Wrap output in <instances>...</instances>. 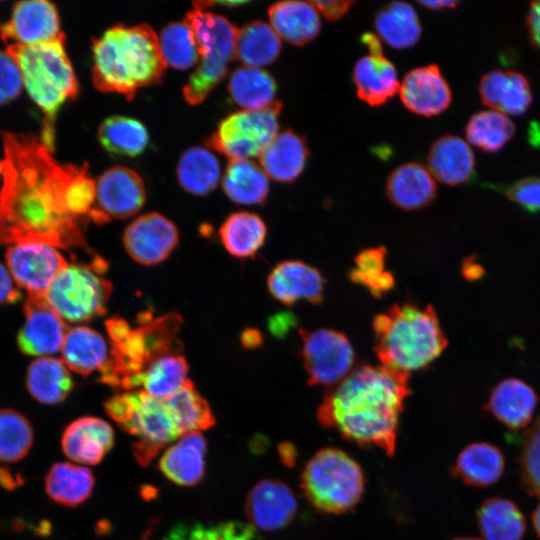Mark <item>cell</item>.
<instances>
[{"mask_svg":"<svg viewBox=\"0 0 540 540\" xmlns=\"http://www.w3.org/2000/svg\"><path fill=\"white\" fill-rule=\"evenodd\" d=\"M43 136L3 133L0 244L83 247L86 166L62 164Z\"/></svg>","mask_w":540,"mask_h":540,"instance_id":"obj_1","label":"cell"},{"mask_svg":"<svg viewBox=\"0 0 540 540\" xmlns=\"http://www.w3.org/2000/svg\"><path fill=\"white\" fill-rule=\"evenodd\" d=\"M410 374L385 366H358L329 387L317 410L325 428L360 445H374L393 455Z\"/></svg>","mask_w":540,"mask_h":540,"instance_id":"obj_2","label":"cell"},{"mask_svg":"<svg viewBox=\"0 0 540 540\" xmlns=\"http://www.w3.org/2000/svg\"><path fill=\"white\" fill-rule=\"evenodd\" d=\"M96 89L132 100L140 88L159 83L167 67L154 30L146 24L116 25L93 41Z\"/></svg>","mask_w":540,"mask_h":540,"instance_id":"obj_3","label":"cell"},{"mask_svg":"<svg viewBox=\"0 0 540 540\" xmlns=\"http://www.w3.org/2000/svg\"><path fill=\"white\" fill-rule=\"evenodd\" d=\"M372 327L382 366L407 374L428 366L448 344L431 305L395 303L374 317Z\"/></svg>","mask_w":540,"mask_h":540,"instance_id":"obj_4","label":"cell"},{"mask_svg":"<svg viewBox=\"0 0 540 540\" xmlns=\"http://www.w3.org/2000/svg\"><path fill=\"white\" fill-rule=\"evenodd\" d=\"M64 38L37 45H7L29 96L51 120L78 94V81L64 48Z\"/></svg>","mask_w":540,"mask_h":540,"instance_id":"obj_5","label":"cell"},{"mask_svg":"<svg viewBox=\"0 0 540 540\" xmlns=\"http://www.w3.org/2000/svg\"><path fill=\"white\" fill-rule=\"evenodd\" d=\"M104 408L122 430L137 437L132 451L142 466L149 465L164 447L181 436L165 402L143 390L116 394L104 403Z\"/></svg>","mask_w":540,"mask_h":540,"instance_id":"obj_6","label":"cell"},{"mask_svg":"<svg viewBox=\"0 0 540 540\" xmlns=\"http://www.w3.org/2000/svg\"><path fill=\"white\" fill-rule=\"evenodd\" d=\"M185 20L194 31L200 61L184 86L183 95L188 104L197 105L225 77L236 54L238 29L225 17L196 6Z\"/></svg>","mask_w":540,"mask_h":540,"instance_id":"obj_7","label":"cell"},{"mask_svg":"<svg viewBox=\"0 0 540 540\" xmlns=\"http://www.w3.org/2000/svg\"><path fill=\"white\" fill-rule=\"evenodd\" d=\"M301 486L308 501L326 513L352 509L364 490V477L358 463L335 448L318 451L305 465Z\"/></svg>","mask_w":540,"mask_h":540,"instance_id":"obj_8","label":"cell"},{"mask_svg":"<svg viewBox=\"0 0 540 540\" xmlns=\"http://www.w3.org/2000/svg\"><path fill=\"white\" fill-rule=\"evenodd\" d=\"M111 291L110 282L92 266L68 264L49 287L45 301L64 321L80 323L105 313Z\"/></svg>","mask_w":540,"mask_h":540,"instance_id":"obj_9","label":"cell"},{"mask_svg":"<svg viewBox=\"0 0 540 540\" xmlns=\"http://www.w3.org/2000/svg\"><path fill=\"white\" fill-rule=\"evenodd\" d=\"M282 105L242 110L228 115L208 139L207 145L232 160H250L260 156L278 134Z\"/></svg>","mask_w":540,"mask_h":540,"instance_id":"obj_10","label":"cell"},{"mask_svg":"<svg viewBox=\"0 0 540 540\" xmlns=\"http://www.w3.org/2000/svg\"><path fill=\"white\" fill-rule=\"evenodd\" d=\"M302 339L301 358L309 385L333 386L346 377L355 361L348 337L337 330L299 329Z\"/></svg>","mask_w":540,"mask_h":540,"instance_id":"obj_11","label":"cell"},{"mask_svg":"<svg viewBox=\"0 0 540 540\" xmlns=\"http://www.w3.org/2000/svg\"><path fill=\"white\" fill-rule=\"evenodd\" d=\"M5 261L18 288L31 298H45L55 278L68 265L57 247L35 242L10 245Z\"/></svg>","mask_w":540,"mask_h":540,"instance_id":"obj_12","label":"cell"},{"mask_svg":"<svg viewBox=\"0 0 540 540\" xmlns=\"http://www.w3.org/2000/svg\"><path fill=\"white\" fill-rule=\"evenodd\" d=\"M96 182V197L89 219L104 223L135 215L146 199L144 182L131 168L114 166L104 171Z\"/></svg>","mask_w":540,"mask_h":540,"instance_id":"obj_13","label":"cell"},{"mask_svg":"<svg viewBox=\"0 0 540 540\" xmlns=\"http://www.w3.org/2000/svg\"><path fill=\"white\" fill-rule=\"evenodd\" d=\"M65 37L55 5L46 0L17 2L10 19L0 27L7 45H37Z\"/></svg>","mask_w":540,"mask_h":540,"instance_id":"obj_14","label":"cell"},{"mask_svg":"<svg viewBox=\"0 0 540 540\" xmlns=\"http://www.w3.org/2000/svg\"><path fill=\"white\" fill-rule=\"evenodd\" d=\"M178 239L175 224L156 212L136 218L123 235L127 253L143 265H155L164 261L176 247Z\"/></svg>","mask_w":540,"mask_h":540,"instance_id":"obj_15","label":"cell"},{"mask_svg":"<svg viewBox=\"0 0 540 540\" xmlns=\"http://www.w3.org/2000/svg\"><path fill=\"white\" fill-rule=\"evenodd\" d=\"M23 312L25 321L17 335L19 350L38 358L61 350L68 329L45 298L27 297Z\"/></svg>","mask_w":540,"mask_h":540,"instance_id":"obj_16","label":"cell"},{"mask_svg":"<svg viewBox=\"0 0 540 540\" xmlns=\"http://www.w3.org/2000/svg\"><path fill=\"white\" fill-rule=\"evenodd\" d=\"M297 501L283 482L262 480L247 495L245 511L254 527L274 531L286 526L294 517Z\"/></svg>","mask_w":540,"mask_h":540,"instance_id":"obj_17","label":"cell"},{"mask_svg":"<svg viewBox=\"0 0 540 540\" xmlns=\"http://www.w3.org/2000/svg\"><path fill=\"white\" fill-rule=\"evenodd\" d=\"M399 93L408 110L426 117L444 112L452 100L450 87L435 64L409 71L400 84Z\"/></svg>","mask_w":540,"mask_h":540,"instance_id":"obj_18","label":"cell"},{"mask_svg":"<svg viewBox=\"0 0 540 540\" xmlns=\"http://www.w3.org/2000/svg\"><path fill=\"white\" fill-rule=\"evenodd\" d=\"M270 294L286 305L299 300L319 304L323 300L324 278L315 267L299 260L278 263L268 275Z\"/></svg>","mask_w":540,"mask_h":540,"instance_id":"obj_19","label":"cell"},{"mask_svg":"<svg viewBox=\"0 0 540 540\" xmlns=\"http://www.w3.org/2000/svg\"><path fill=\"white\" fill-rule=\"evenodd\" d=\"M114 445L112 427L103 419L93 416L80 417L64 429L61 447L74 462L96 465Z\"/></svg>","mask_w":540,"mask_h":540,"instance_id":"obj_20","label":"cell"},{"mask_svg":"<svg viewBox=\"0 0 540 540\" xmlns=\"http://www.w3.org/2000/svg\"><path fill=\"white\" fill-rule=\"evenodd\" d=\"M538 401L539 397L530 385L510 377L492 389L484 409L508 429L519 430L531 422Z\"/></svg>","mask_w":540,"mask_h":540,"instance_id":"obj_21","label":"cell"},{"mask_svg":"<svg viewBox=\"0 0 540 540\" xmlns=\"http://www.w3.org/2000/svg\"><path fill=\"white\" fill-rule=\"evenodd\" d=\"M482 102L492 110L520 116L532 102L528 79L512 70H492L483 75L479 84Z\"/></svg>","mask_w":540,"mask_h":540,"instance_id":"obj_22","label":"cell"},{"mask_svg":"<svg viewBox=\"0 0 540 540\" xmlns=\"http://www.w3.org/2000/svg\"><path fill=\"white\" fill-rule=\"evenodd\" d=\"M207 443L201 432L182 434L159 460L163 475L180 486H194L205 474Z\"/></svg>","mask_w":540,"mask_h":540,"instance_id":"obj_23","label":"cell"},{"mask_svg":"<svg viewBox=\"0 0 540 540\" xmlns=\"http://www.w3.org/2000/svg\"><path fill=\"white\" fill-rule=\"evenodd\" d=\"M385 190L392 204L412 211L430 205L436 196L437 186L426 167L416 162H408L390 173Z\"/></svg>","mask_w":540,"mask_h":540,"instance_id":"obj_24","label":"cell"},{"mask_svg":"<svg viewBox=\"0 0 540 540\" xmlns=\"http://www.w3.org/2000/svg\"><path fill=\"white\" fill-rule=\"evenodd\" d=\"M357 96L370 106L390 100L400 88L396 68L382 52L360 58L353 69Z\"/></svg>","mask_w":540,"mask_h":540,"instance_id":"obj_25","label":"cell"},{"mask_svg":"<svg viewBox=\"0 0 540 540\" xmlns=\"http://www.w3.org/2000/svg\"><path fill=\"white\" fill-rule=\"evenodd\" d=\"M427 163L434 178L452 186L467 182L475 168L471 147L456 135L437 139L429 149Z\"/></svg>","mask_w":540,"mask_h":540,"instance_id":"obj_26","label":"cell"},{"mask_svg":"<svg viewBox=\"0 0 540 540\" xmlns=\"http://www.w3.org/2000/svg\"><path fill=\"white\" fill-rule=\"evenodd\" d=\"M308 155L305 138L287 129L275 136L259 158L268 177L291 183L302 173Z\"/></svg>","mask_w":540,"mask_h":540,"instance_id":"obj_27","label":"cell"},{"mask_svg":"<svg viewBox=\"0 0 540 540\" xmlns=\"http://www.w3.org/2000/svg\"><path fill=\"white\" fill-rule=\"evenodd\" d=\"M270 25L286 42L302 46L316 38L321 21L312 2L282 1L268 8Z\"/></svg>","mask_w":540,"mask_h":540,"instance_id":"obj_28","label":"cell"},{"mask_svg":"<svg viewBox=\"0 0 540 540\" xmlns=\"http://www.w3.org/2000/svg\"><path fill=\"white\" fill-rule=\"evenodd\" d=\"M504 467V455L497 446L474 442L459 453L453 472L463 483L483 488L498 482Z\"/></svg>","mask_w":540,"mask_h":540,"instance_id":"obj_29","label":"cell"},{"mask_svg":"<svg viewBox=\"0 0 540 540\" xmlns=\"http://www.w3.org/2000/svg\"><path fill=\"white\" fill-rule=\"evenodd\" d=\"M61 353L68 369L82 376L102 370L109 360L105 339L87 326L68 329Z\"/></svg>","mask_w":540,"mask_h":540,"instance_id":"obj_30","label":"cell"},{"mask_svg":"<svg viewBox=\"0 0 540 540\" xmlns=\"http://www.w3.org/2000/svg\"><path fill=\"white\" fill-rule=\"evenodd\" d=\"M188 364L180 353L163 355L133 377L126 390L142 386L149 395L165 400L181 389L189 380Z\"/></svg>","mask_w":540,"mask_h":540,"instance_id":"obj_31","label":"cell"},{"mask_svg":"<svg viewBox=\"0 0 540 540\" xmlns=\"http://www.w3.org/2000/svg\"><path fill=\"white\" fill-rule=\"evenodd\" d=\"M74 386L68 367L62 360L47 356L32 361L26 373L30 395L43 404L63 402Z\"/></svg>","mask_w":540,"mask_h":540,"instance_id":"obj_32","label":"cell"},{"mask_svg":"<svg viewBox=\"0 0 540 540\" xmlns=\"http://www.w3.org/2000/svg\"><path fill=\"white\" fill-rule=\"evenodd\" d=\"M477 524L482 540H522L526 520L510 499L490 497L477 510Z\"/></svg>","mask_w":540,"mask_h":540,"instance_id":"obj_33","label":"cell"},{"mask_svg":"<svg viewBox=\"0 0 540 540\" xmlns=\"http://www.w3.org/2000/svg\"><path fill=\"white\" fill-rule=\"evenodd\" d=\"M95 477L84 466L68 462L54 463L45 476V492L54 502L66 507L84 503L92 494Z\"/></svg>","mask_w":540,"mask_h":540,"instance_id":"obj_34","label":"cell"},{"mask_svg":"<svg viewBox=\"0 0 540 540\" xmlns=\"http://www.w3.org/2000/svg\"><path fill=\"white\" fill-rule=\"evenodd\" d=\"M374 26L380 39L394 49L412 47L422 32L414 8L399 1L383 6L375 16Z\"/></svg>","mask_w":540,"mask_h":540,"instance_id":"obj_35","label":"cell"},{"mask_svg":"<svg viewBox=\"0 0 540 540\" xmlns=\"http://www.w3.org/2000/svg\"><path fill=\"white\" fill-rule=\"evenodd\" d=\"M267 227L262 218L252 212L240 211L228 216L219 235L227 252L237 258H248L262 247Z\"/></svg>","mask_w":540,"mask_h":540,"instance_id":"obj_36","label":"cell"},{"mask_svg":"<svg viewBox=\"0 0 540 540\" xmlns=\"http://www.w3.org/2000/svg\"><path fill=\"white\" fill-rule=\"evenodd\" d=\"M222 185L229 199L238 204H262L269 193L266 173L250 160L230 161Z\"/></svg>","mask_w":540,"mask_h":540,"instance_id":"obj_37","label":"cell"},{"mask_svg":"<svg viewBox=\"0 0 540 540\" xmlns=\"http://www.w3.org/2000/svg\"><path fill=\"white\" fill-rule=\"evenodd\" d=\"M176 174L185 191L202 196L215 189L220 180L221 169L218 159L210 150L196 146L182 154Z\"/></svg>","mask_w":540,"mask_h":540,"instance_id":"obj_38","label":"cell"},{"mask_svg":"<svg viewBox=\"0 0 540 540\" xmlns=\"http://www.w3.org/2000/svg\"><path fill=\"white\" fill-rule=\"evenodd\" d=\"M228 91L234 102L244 110H256L276 102L277 85L265 70L243 66L231 74Z\"/></svg>","mask_w":540,"mask_h":540,"instance_id":"obj_39","label":"cell"},{"mask_svg":"<svg viewBox=\"0 0 540 540\" xmlns=\"http://www.w3.org/2000/svg\"><path fill=\"white\" fill-rule=\"evenodd\" d=\"M281 40L270 24L253 21L238 29L236 54L244 66L260 68L280 54Z\"/></svg>","mask_w":540,"mask_h":540,"instance_id":"obj_40","label":"cell"},{"mask_svg":"<svg viewBox=\"0 0 540 540\" xmlns=\"http://www.w3.org/2000/svg\"><path fill=\"white\" fill-rule=\"evenodd\" d=\"M101 146L117 156L135 157L148 145L149 136L145 126L127 116H111L105 119L98 131Z\"/></svg>","mask_w":540,"mask_h":540,"instance_id":"obj_41","label":"cell"},{"mask_svg":"<svg viewBox=\"0 0 540 540\" xmlns=\"http://www.w3.org/2000/svg\"><path fill=\"white\" fill-rule=\"evenodd\" d=\"M163 401L181 435L207 430L215 424L209 404L197 392L190 379L181 389Z\"/></svg>","mask_w":540,"mask_h":540,"instance_id":"obj_42","label":"cell"},{"mask_svg":"<svg viewBox=\"0 0 540 540\" xmlns=\"http://www.w3.org/2000/svg\"><path fill=\"white\" fill-rule=\"evenodd\" d=\"M465 133L474 146L485 152H496L512 139L515 125L505 114L486 110L471 116Z\"/></svg>","mask_w":540,"mask_h":540,"instance_id":"obj_43","label":"cell"},{"mask_svg":"<svg viewBox=\"0 0 540 540\" xmlns=\"http://www.w3.org/2000/svg\"><path fill=\"white\" fill-rule=\"evenodd\" d=\"M166 65L187 70L200 61L198 42L190 24L184 19L166 25L158 36Z\"/></svg>","mask_w":540,"mask_h":540,"instance_id":"obj_44","label":"cell"},{"mask_svg":"<svg viewBox=\"0 0 540 540\" xmlns=\"http://www.w3.org/2000/svg\"><path fill=\"white\" fill-rule=\"evenodd\" d=\"M33 428L29 420L16 410L0 409V462L23 459L33 444Z\"/></svg>","mask_w":540,"mask_h":540,"instance_id":"obj_45","label":"cell"},{"mask_svg":"<svg viewBox=\"0 0 540 540\" xmlns=\"http://www.w3.org/2000/svg\"><path fill=\"white\" fill-rule=\"evenodd\" d=\"M385 256L384 247L364 249L355 257V268L349 272L351 281L364 286L376 298L395 284L393 275L385 270Z\"/></svg>","mask_w":540,"mask_h":540,"instance_id":"obj_46","label":"cell"},{"mask_svg":"<svg viewBox=\"0 0 540 540\" xmlns=\"http://www.w3.org/2000/svg\"><path fill=\"white\" fill-rule=\"evenodd\" d=\"M519 462L524 489L540 498V416L523 434Z\"/></svg>","mask_w":540,"mask_h":540,"instance_id":"obj_47","label":"cell"},{"mask_svg":"<svg viewBox=\"0 0 540 540\" xmlns=\"http://www.w3.org/2000/svg\"><path fill=\"white\" fill-rule=\"evenodd\" d=\"M165 540H231L229 522L216 526L178 524Z\"/></svg>","mask_w":540,"mask_h":540,"instance_id":"obj_48","label":"cell"},{"mask_svg":"<svg viewBox=\"0 0 540 540\" xmlns=\"http://www.w3.org/2000/svg\"><path fill=\"white\" fill-rule=\"evenodd\" d=\"M508 199L530 213L540 212V178L528 177L516 181L505 190Z\"/></svg>","mask_w":540,"mask_h":540,"instance_id":"obj_49","label":"cell"},{"mask_svg":"<svg viewBox=\"0 0 540 540\" xmlns=\"http://www.w3.org/2000/svg\"><path fill=\"white\" fill-rule=\"evenodd\" d=\"M23 86L20 68L15 59L0 50V105L16 98Z\"/></svg>","mask_w":540,"mask_h":540,"instance_id":"obj_50","label":"cell"},{"mask_svg":"<svg viewBox=\"0 0 540 540\" xmlns=\"http://www.w3.org/2000/svg\"><path fill=\"white\" fill-rule=\"evenodd\" d=\"M21 297V292L6 265L0 262V305L13 304Z\"/></svg>","mask_w":540,"mask_h":540,"instance_id":"obj_51","label":"cell"},{"mask_svg":"<svg viewBox=\"0 0 540 540\" xmlns=\"http://www.w3.org/2000/svg\"><path fill=\"white\" fill-rule=\"evenodd\" d=\"M312 4L327 20L336 21L346 15L353 1H313Z\"/></svg>","mask_w":540,"mask_h":540,"instance_id":"obj_52","label":"cell"},{"mask_svg":"<svg viewBox=\"0 0 540 540\" xmlns=\"http://www.w3.org/2000/svg\"><path fill=\"white\" fill-rule=\"evenodd\" d=\"M526 27L531 43L540 49V1L530 4L526 18Z\"/></svg>","mask_w":540,"mask_h":540,"instance_id":"obj_53","label":"cell"},{"mask_svg":"<svg viewBox=\"0 0 540 540\" xmlns=\"http://www.w3.org/2000/svg\"><path fill=\"white\" fill-rule=\"evenodd\" d=\"M297 319L290 312H281L273 315L268 321V327L275 337H283L296 325Z\"/></svg>","mask_w":540,"mask_h":540,"instance_id":"obj_54","label":"cell"},{"mask_svg":"<svg viewBox=\"0 0 540 540\" xmlns=\"http://www.w3.org/2000/svg\"><path fill=\"white\" fill-rule=\"evenodd\" d=\"M241 340L244 347L255 348L262 343V336L256 329H247L243 332Z\"/></svg>","mask_w":540,"mask_h":540,"instance_id":"obj_55","label":"cell"},{"mask_svg":"<svg viewBox=\"0 0 540 540\" xmlns=\"http://www.w3.org/2000/svg\"><path fill=\"white\" fill-rule=\"evenodd\" d=\"M419 4L430 10H444L455 8L459 2L456 0L419 1Z\"/></svg>","mask_w":540,"mask_h":540,"instance_id":"obj_56","label":"cell"},{"mask_svg":"<svg viewBox=\"0 0 540 540\" xmlns=\"http://www.w3.org/2000/svg\"><path fill=\"white\" fill-rule=\"evenodd\" d=\"M532 522H533L535 532L537 533L538 537L540 538V503L538 504V506L533 511Z\"/></svg>","mask_w":540,"mask_h":540,"instance_id":"obj_57","label":"cell"},{"mask_svg":"<svg viewBox=\"0 0 540 540\" xmlns=\"http://www.w3.org/2000/svg\"><path fill=\"white\" fill-rule=\"evenodd\" d=\"M452 540H481V539H478V538H475V537H457V538H454Z\"/></svg>","mask_w":540,"mask_h":540,"instance_id":"obj_58","label":"cell"},{"mask_svg":"<svg viewBox=\"0 0 540 540\" xmlns=\"http://www.w3.org/2000/svg\"><path fill=\"white\" fill-rule=\"evenodd\" d=\"M151 535V529H147L145 534L143 535L141 540H149V536Z\"/></svg>","mask_w":540,"mask_h":540,"instance_id":"obj_59","label":"cell"},{"mask_svg":"<svg viewBox=\"0 0 540 540\" xmlns=\"http://www.w3.org/2000/svg\"><path fill=\"white\" fill-rule=\"evenodd\" d=\"M0 27H1V24H0Z\"/></svg>","mask_w":540,"mask_h":540,"instance_id":"obj_60","label":"cell"}]
</instances>
